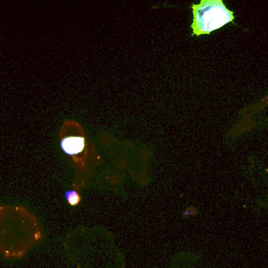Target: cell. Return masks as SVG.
Instances as JSON below:
<instances>
[{
    "instance_id": "cell-4",
    "label": "cell",
    "mask_w": 268,
    "mask_h": 268,
    "mask_svg": "<svg viewBox=\"0 0 268 268\" xmlns=\"http://www.w3.org/2000/svg\"><path fill=\"white\" fill-rule=\"evenodd\" d=\"M262 102H263V104H268V96H266L265 98H263V100H262Z\"/></svg>"
},
{
    "instance_id": "cell-1",
    "label": "cell",
    "mask_w": 268,
    "mask_h": 268,
    "mask_svg": "<svg viewBox=\"0 0 268 268\" xmlns=\"http://www.w3.org/2000/svg\"><path fill=\"white\" fill-rule=\"evenodd\" d=\"M193 21L192 35H209L228 23H234V13L226 7L223 0H201L199 4L191 6Z\"/></svg>"
},
{
    "instance_id": "cell-5",
    "label": "cell",
    "mask_w": 268,
    "mask_h": 268,
    "mask_svg": "<svg viewBox=\"0 0 268 268\" xmlns=\"http://www.w3.org/2000/svg\"><path fill=\"white\" fill-rule=\"evenodd\" d=\"M266 172H267V173H268V169H266Z\"/></svg>"
},
{
    "instance_id": "cell-2",
    "label": "cell",
    "mask_w": 268,
    "mask_h": 268,
    "mask_svg": "<svg viewBox=\"0 0 268 268\" xmlns=\"http://www.w3.org/2000/svg\"><path fill=\"white\" fill-rule=\"evenodd\" d=\"M72 134L61 138V147L63 151L71 156L82 171L86 169L85 162L89 155V143L79 124L73 122Z\"/></svg>"
},
{
    "instance_id": "cell-3",
    "label": "cell",
    "mask_w": 268,
    "mask_h": 268,
    "mask_svg": "<svg viewBox=\"0 0 268 268\" xmlns=\"http://www.w3.org/2000/svg\"><path fill=\"white\" fill-rule=\"evenodd\" d=\"M65 198L69 205L72 206H77L81 202V196L75 191H68L65 193Z\"/></svg>"
}]
</instances>
